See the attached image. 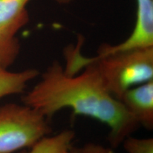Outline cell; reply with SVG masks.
<instances>
[{
	"instance_id": "6da1fadb",
	"label": "cell",
	"mask_w": 153,
	"mask_h": 153,
	"mask_svg": "<svg viewBox=\"0 0 153 153\" xmlns=\"http://www.w3.org/2000/svg\"><path fill=\"white\" fill-rule=\"evenodd\" d=\"M84 68L79 75L70 74L54 61L41 74V80L23 97V104L48 119L65 108H71L76 116L94 118L108 126V142L112 148H117L140 126L106 90L92 63Z\"/></svg>"
},
{
	"instance_id": "7a4b0ae2",
	"label": "cell",
	"mask_w": 153,
	"mask_h": 153,
	"mask_svg": "<svg viewBox=\"0 0 153 153\" xmlns=\"http://www.w3.org/2000/svg\"><path fill=\"white\" fill-rule=\"evenodd\" d=\"M68 58L69 68L74 73L87 63H92L106 90L118 100L130 88L153 79V47L88 58L73 49Z\"/></svg>"
},
{
	"instance_id": "3957f363",
	"label": "cell",
	"mask_w": 153,
	"mask_h": 153,
	"mask_svg": "<svg viewBox=\"0 0 153 153\" xmlns=\"http://www.w3.org/2000/svg\"><path fill=\"white\" fill-rule=\"evenodd\" d=\"M51 133L48 118L31 107L15 103L0 107V153L30 148Z\"/></svg>"
},
{
	"instance_id": "277c9868",
	"label": "cell",
	"mask_w": 153,
	"mask_h": 153,
	"mask_svg": "<svg viewBox=\"0 0 153 153\" xmlns=\"http://www.w3.org/2000/svg\"><path fill=\"white\" fill-rule=\"evenodd\" d=\"M136 21L127 39L115 45H101L99 56L127 50L153 47V0H136Z\"/></svg>"
},
{
	"instance_id": "5b68a950",
	"label": "cell",
	"mask_w": 153,
	"mask_h": 153,
	"mask_svg": "<svg viewBox=\"0 0 153 153\" xmlns=\"http://www.w3.org/2000/svg\"><path fill=\"white\" fill-rule=\"evenodd\" d=\"M119 101L140 126L153 128V79L130 88Z\"/></svg>"
},
{
	"instance_id": "8992f818",
	"label": "cell",
	"mask_w": 153,
	"mask_h": 153,
	"mask_svg": "<svg viewBox=\"0 0 153 153\" xmlns=\"http://www.w3.org/2000/svg\"><path fill=\"white\" fill-rule=\"evenodd\" d=\"M30 0H0V27L16 36L29 20L26 5Z\"/></svg>"
},
{
	"instance_id": "52a82bcc",
	"label": "cell",
	"mask_w": 153,
	"mask_h": 153,
	"mask_svg": "<svg viewBox=\"0 0 153 153\" xmlns=\"http://www.w3.org/2000/svg\"><path fill=\"white\" fill-rule=\"evenodd\" d=\"M36 69H26L19 72L9 71L0 66V99L7 96L24 92L28 83L39 75Z\"/></svg>"
},
{
	"instance_id": "ba28073f",
	"label": "cell",
	"mask_w": 153,
	"mask_h": 153,
	"mask_svg": "<svg viewBox=\"0 0 153 153\" xmlns=\"http://www.w3.org/2000/svg\"><path fill=\"white\" fill-rule=\"evenodd\" d=\"M74 131L66 130L53 135L45 136L30 147L26 153H67L72 147Z\"/></svg>"
},
{
	"instance_id": "9c48e42d",
	"label": "cell",
	"mask_w": 153,
	"mask_h": 153,
	"mask_svg": "<svg viewBox=\"0 0 153 153\" xmlns=\"http://www.w3.org/2000/svg\"><path fill=\"white\" fill-rule=\"evenodd\" d=\"M18 38L0 27V66L9 68L14 64L20 53Z\"/></svg>"
},
{
	"instance_id": "30bf717a",
	"label": "cell",
	"mask_w": 153,
	"mask_h": 153,
	"mask_svg": "<svg viewBox=\"0 0 153 153\" xmlns=\"http://www.w3.org/2000/svg\"><path fill=\"white\" fill-rule=\"evenodd\" d=\"M128 153H153V138H137L131 135L123 141Z\"/></svg>"
},
{
	"instance_id": "8fae6325",
	"label": "cell",
	"mask_w": 153,
	"mask_h": 153,
	"mask_svg": "<svg viewBox=\"0 0 153 153\" xmlns=\"http://www.w3.org/2000/svg\"><path fill=\"white\" fill-rule=\"evenodd\" d=\"M78 149L79 153H116L112 148L93 143H86L83 147Z\"/></svg>"
},
{
	"instance_id": "7c38bea8",
	"label": "cell",
	"mask_w": 153,
	"mask_h": 153,
	"mask_svg": "<svg viewBox=\"0 0 153 153\" xmlns=\"http://www.w3.org/2000/svg\"><path fill=\"white\" fill-rule=\"evenodd\" d=\"M67 153H79V149L72 147V148L70 150V151H69V152H68Z\"/></svg>"
},
{
	"instance_id": "4fadbf2b",
	"label": "cell",
	"mask_w": 153,
	"mask_h": 153,
	"mask_svg": "<svg viewBox=\"0 0 153 153\" xmlns=\"http://www.w3.org/2000/svg\"><path fill=\"white\" fill-rule=\"evenodd\" d=\"M58 3L60 4H67L70 2V1H72V0H56Z\"/></svg>"
}]
</instances>
